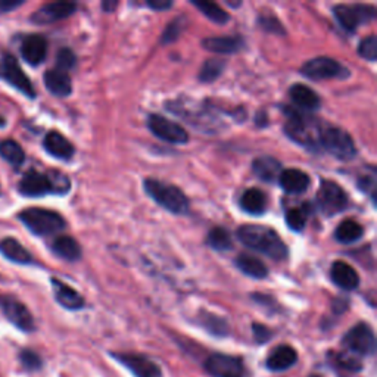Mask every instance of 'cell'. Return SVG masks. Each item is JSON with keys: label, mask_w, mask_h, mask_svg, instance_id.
<instances>
[{"label": "cell", "mask_w": 377, "mask_h": 377, "mask_svg": "<svg viewBox=\"0 0 377 377\" xmlns=\"http://www.w3.org/2000/svg\"><path fill=\"white\" fill-rule=\"evenodd\" d=\"M237 237L243 245L264 253L274 261H283L287 257V246L273 228L265 226L246 224L237 230Z\"/></svg>", "instance_id": "1"}, {"label": "cell", "mask_w": 377, "mask_h": 377, "mask_svg": "<svg viewBox=\"0 0 377 377\" xmlns=\"http://www.w3.org/2000/svg\"><path fill=\"white\" fill-rule=\"evenodd\" d=\"M69 189V181L64 174L53 173V176L42 174L39 171H28L18 185V190L24 196L39 198L47 193H65Z\"/></svg>", "instance_id": "2"}, {"label": "cell", "mask_w": 377, "mask_h": 377, "mask_svg": "<svg viewBox=\"0 0 377 377\" xmlns=\"http://www.w3.org/2000/svg\"><path fill=\"white\" fill-rule=\"evenodd\" d=\"M144 190L158 205H161L169 212L183 215L189 211L187 196L176 186L155 178H148L144 180Z\"/></svg>", "instance_id": "3"}, {"label": "cell", "mask_w": 377, "mask_h": 377, "mask_svg": "<svg viewBox=\"0 0 377 377\" xmlns=\"http://www.w3.org/2000/svg\"><path fill=\"white\" fill-rule=\"evenodd\" d=\"M19 220L35 236H49L65 228L64 217L44 208H27L19 212Z\"/></svg>", "instance_id": "4"}, {"label": "cell", "mask_w": 377, "mask_h": 377, "mask_svg": "<svg viewBox=\"0 0 377 377\" xmlns=\"http://www.w3.org/2000/svg\"><path fill=\"white\" fill-rule=\"evenodd\" d=\"M319 146L340 161H349L357 155L354 140L345 130L337 127L321 128Z\"/></svg>", "instance_id": "5"}, {"label": "cell", "mask_w": 377, "mask_h": 377, "mask_svg": "<svg viewBox=\"0 0 377 377\" xmlns=\"http://www.w3.org/2000/svg\"><path fill=\"white\" fill-rule=\"evenodd\" d=\"M320 127L315 121L299 115L292 114L285 126L286 135L303 148L308 149H317L319 148V136H320Z\"/></svg>", "instance_id": "6"}, {"label": "cell", "mask_w": 377, "mask_h": 377, "mask_svg": "<svg viewBox=\"0 0 377 377\" xmlns=\"http://www.w3.org/2000/svg\"><path fill=\"white\" fill-rule=\"evenodd\" d=\"M339 26L348 33L355 31L362 24L376 18V9L369 5H336L333 8Z\"/></svg>", "instance_id": "7"}, {"label": "cell", "mask_w": 377, "mask_h": 377, "mask_svg": "<svg viewBox=\"0 0 377 377\" xmlns=\"http://www.w3.org/2000/svg\"><path fill=\"white\" fill-rule=\"evenodd\" d=\"M302 76L310 80H330V78H345L349 76L348 69L337 62L333 58L319 56L303 64Z\"/></svg>", "instance_id": "8"}, {"label": "cell", "mask_w": 377, "mask_h": 377, "mask_svg": "<svg viewBox=\"0 0 377 377\" xmlns=\"http://www.w3.org/2000/svg\"><path fill=\"white\" fill-rule=\"evenodd\" d=\"M342 345L349 351V354L371 355L376 351V336L367 323H358L344 336Z\"/></svg>", "instance_id": "9"}, {"label": "cell", "mask_w": 377, "mask_h": 377, "mask_svg": "<svg viewBox=\"0 0 377 377\" xmlns=\"http://www.w3.org/2000/svg\"><path fill=\"white\" fill-rule=\"evenodd\" d=\"M317 201L320 210L326 215H336L348 206V194L335 181L323 180L317 193Z\"/></svg>", "instance_id": "10"}, {"label": "cell", "mask_w": 377, "mask_h": 377, "mask_svg": "<svg viewBox=\"0 0 377 377\" xmlns=\"http://www.w3.org/2000/svg\"><path fill=\"white\" fill-rule=\"evenodd\" d=\"M148 127L152 131V135L158 139H161L167 143L173 144H185L189 140L187 131L174 121L164 118L162 115H149L148 118Z\"/></svg>", "instance_id": "11"}, {"label": "cell", "mask_w": 377, "mask_h": 377, "mask_svg": "<svg viewBox=\"0 0 377 377\" xmlns=\"http://www.w3.org/2000/svg\"><path fill=\"white\" fill-rule=\"evenodd\" d=\"M0 310L3 311L5 317L17 326L22 332H33L35 329V323L33 314L24 303L10 295H0Z\"/></svg>", "instance_id": "12"}, {"label": "cell", "mask_w": 377, "mask_h": 377, "mask_svg": "<svg viewBox=\"0 0 377 377\" xmlns=\"http://www.w3.org/2000/svg\"><path fill=\"white\" fill-rule=\"evenodd\" d=\"M205 369L214 377H246L245 364L227 354H212L205 361Z\"/></svg>", "instance_id": "13"}, {"label": "cell", "mask_w": 377, "mask_h": 377, "mask_svg": "<svg viewBox=\"0 0 377 377\" xmlns=\"http://www.w3.org/2000/svg\"><path fill=\"white\" fill-rule=\"evenodd\" d=\"M2 77L27 97H31V99L35 97V90L30 78L26 76V72L22 71L14 55L10 53L2 55Z\"/></svg>", "instance_id": "14"}, {"label": "cell", "mask_w": 377, "mask_h": 377, "mask_svg": "<svg viewBox=\"0 0 377 377\" xmlns=\"http://www.w3.org/2000/svg\"><path fill=\"white\" fill-rule=\"evenodd\" d=\"M112 357L130 370L135 377H164L158 364L140 354H112Z\"/></svg>", "instance_id": "15"}, {"label": "cell", "mask_w": 377, "mask_h": 377, "mask_svg": "<svg viewBox=\"0 0 377 377\" xmlns=\"http://www.w3.org/2000/svg\"><path fill=\"white\" fill-rule=\"evenodd\" d=\"M76 9L77 5L74 2L47 3L34 12L31 21L34 24H39V26H46V24H52L71 17L76 12Z\"/></svg>", "instance_id": "16"}, {"label": "cell", "mask_w": 377, "mask_h": 377, "mask_svg": "<svg viewBox=\"0 0 377 377\" xmlns=\"http://www.w3.org/2000/svg\"><path fill=\"white\" fill-rule=\"evenodd\" d=\"M47 53V42L40 34H31L21 44V55L30 65H40Z\"/></svg>", "instance_id": "17"}, {"label": "cell", "mask_w": 377, "mask_h": 377, "mask_svg": "<svg viewBox=\"0 0 377 377\" xmlns=\"http://www.w3.org/2000/svg\"><path fill=\"white\" fill-rule=\"evenodd\" d=\"M298 361V352L290 345H278L267 358L265 366L271 371H286Z\"/></svg>", "instance_id": "18"}, {"label": "cell", "mask_w": 377, "mask_h": 377, "mask_svg": "<svg viewBox=\"0 0 377 377\" xmlns=\"http://www.w3.org/2000/svg\"><path fill=\"white\" fill-rule=\"evenodd\" d=\"M330 276L333 283L344 290H354L360 285L358 273L354 270V267L345 261L333 262Z\"/></svg>", "instance_id": "19"}, {"label": "cell", "mask_w": 377, "mask_h": 377, "mask_svg": "<svg viewBox=\"0 0 377 377\" xmlns=\"http://www.w3.org/2000/svg\"><path fill=\"white\" fill-rule=\"evenodd\" d=\"M202 46L206 51L220 53V55H230L240 52L245 47L243 39L237 35H223V37H208L202 40Z\"/></svg>", "instance_id": "20"}, {"label": "cell", "mask_w": 377, "mask_h": 377, "mask_svg": "<svg viewBox=\"0 0 377 377\" xmlns=\"http://www.w3.org/2000/svg\"><path fill=\"white\" fill-rule=\"evenodd\" d=\"M52 287L56 301L67 310H81L84 307V299L76 289L65 285L64 282L52 278Z\"/></svg>", "instance_id": "21"}, {"label": "cell", "mask_w": 377, "mask_h": 377, "mask_svg": "<svg viewBox=\"0 0 377 377\" xmlns=\"http://www.w3.org/2000/svg\"><path fill=\"white\" fill-rule=\"evenodd\" d=\"M278 181H280V186L283 187V190L290 194L303 193L311 183L310 176L296 168L285 169V171H282L280 177H278Z\"/></svg>", "instance_id": "22"}, {"label": "cell", "mask_w": 377, "mask_h": 377, "mask_svg": "<svg viewBox=\"0 0 377 377\" xmlns=\"http://www.w3.org/2000/svg\"><path fill=\"white\" fill-rule=\"evenodd\" d=\"M44 149L58 160H71L74 156V146L58 131L47 133L44 137Z\"/></svg>", "instance_id": "23"}, {"label": "cell", "mask_w": 377, "mask_h": 377, "mask_svg": "<svg viewBox=\"0 0 377 377\" xmlns=\"http://www.w3.org/2000/svg\"><path fill=\"white\" fill-rule=\"evenodd\" d=\"M252 171L267 183L276 181L282 174V164L273 156H260L252 164Z\"/></svg>", "instance_id": "24"}, {"label": "cell", "mask_w": 377, "mask_h": 377, "mask_svg": "<svg viewBox=\"0 0 377 377\" xmlns=\"http://www.w3.org/2000/svg\"><path fill=\"white\" fill-rule=\"evenodd\" d=\"M46 89L55 96L65 97L72 92V83L68 76V72L60 69H51L44 74Z\"/></svg>", "instance_id": "25"}, {"label": "cell", "mask_w": 377, "mask_h": 377, "mask_svg": "<svg viewBox=\"0 0 377 377\" xmlns=\"http://www.w3.org/2000/svg\"><path fill=\"white\" fill-rule=\"evenodd\" d=\"M289 94L295 105L302 109H307V111H315V109L320 108L321 101L319 94L311 87L305 86V84H295V86H292Z\"/></svg>", "instance_id": "26"}, {"label": "cell", "mask_w": 377, "mask_h": 377, "mask_svg": "<svg viewBox=\"0 0 377 377\" xmlns=\"http://www.w3.org/2000/svg\"><path fill=\"white\" fill-rule=\"evenodd\" d=\"M0 253L3 255L5 258H8L12 262L17 264H30L33 262L31 253L24 248L21 243L12 237H6L3 240H0Z\"/></svg>", "instance_id": "27"}, {"label": "cell", "mask_w": 377, "mask_h": 377, "mask_svg": "<svg viewBox=\"0 0 377 377\" xmlns=\"http://www.w3.org/2000/svg\"><path fill=\"white\" fill-rule=\"evenodd\" d=\"M240 208L253 215L264 214L267 210V196L260 189H248L240 198Z\"/></svg>", "instance_id": "28"}, {"label": "cell", "mask_w": 377, "mask_h": 377, "mask_svg": "<svg viewBox=\"0 0 377 377\" xmlns=\"http://www.w3.org/2000/svg\"><path fill=\"white\" fill-rule=\"evenodd\" d=\"M236 265L243 274H246L252 278H264L269 276L267 265L257 257H252V255L248 253H240L236 260Z\"/></svg>", "instance_id": "29"}, {"label": "cell", "mask_w": 377, "mask_h": 377, "mask_svg": "<svg viewBox=\"0 0 377 377\" xmlns=\"http://www.w3.org/2000/svg\"><path fill=\"white\" fill-rule=\"evenodd\" d=\"M52 251L67 261H77L81 257V248L71 236H59L52 243Z\"/></svg>", "instance_id": "30"}, {"label": "cell", "mask_w": 377, "mask_h": 377, "mask_svg": "<svg viewBox=\"0 0 377 377\" xmlns=\"http://www.w3.org/2000/svg\"><path fill=\"white\" fill-rule=\"evenodd\" d=\"M364 228L361 224H358L354 220H344L340 223L335 232V237L337 242L345 243V245H349V243H354L362 237Z\"/></svg>", "instance_id": "31"}, {"label": "cell", "mask_w": 377, "mask_h": 377, "mask_svg": "<svg viewBox=\"0 0 377 377\" xmlns=\"http://www.w3.org/2000/svg\"><path fill=\"white\" fill-rule=\"evenodd\" d=\"M0 156L12 167H19L26 161V152H24L18 142L12 139L0 142Z\"/></svg>", "instance_id": "32"}, {"label": "cell", "mask_w": 377, "mask_h": 377, "mask_svg": "<svg viewBox=\"0 0 377 377\" xmlns=\"http://www.w3.org/2000/svg\"><path fill=\"white\" fill-rule=\"evenodd\" d=\"M192 5L196 6L206 18L217 24H220V26L228 21L227 12L214 2H196V0H192Z\"/></svg>", "instance_id": "33"}, {"label": "cell", "mask_w": 377, "mask_h": 377, "mask_svg": "<svg viewBox=\"0 0 377 377\" xmlns=\"http://www.w3.org/2000/svg\"><path fill=\"white\" fill-rule=\"evenodd\" d=\"M206 242H208V245L215 251H228L233 246L232 236H230V233L226 228H221V227L212 228Z\"/></svg>", "instance_id": "34"}, {"label": "cell", "mask_w": 377, "mask_h": 377, "mask_svg": "<svg viewBox=\"0 0 377 377\" xmlns=\"http://www.w3.org/2000/svg\"><path fill=\"white\" fill-rule=\"evenodd\" d=\"M226 67V62L223 59H208L206 62L202 65L201 72H199V80L202 83H211L217 80L223 74Z\"/></svg>", "instance_id": "35"}, {"label": "cell", "mask_w": 377, "mask_h": 377, "mask_svg": "<svg viewBox=\"0 0 377 377\" xmlns=\"http://www.w3.org/2000/svg\"><path fill=\"white\" fill-rule=\"evenodd\" d=\"M201 324L206 330L215 336H226L228 333V324L221 317H217L214 314L202 312L201 314Z\"/></svg>", "instance_id": "36"}, {"label": "cell", "mask_w": 377, "mask_h": 377, "mask_svg": "<svg viewBox=\"0 0 377 377\" xmlns=\"http://www.w3.org/2000/svg\"><path fill=\"white\" fill-rule=\"evenodd\" d=\"M308 214H310V210H308L307 205H301V206H295V208H290L286 214L287 226L292 230H296V232H299V230L305 227L307 220H308Z\"/></svg>", "instance_id": "37"}, {"label": "cell", "mask_w": 377, "mask_h": 377, "mask_svg": "<svg viewBox=\"0 0 377 377\" xmlns=\"http://www.w3.org/2000/svg\"><path fill=\"white\" fill-rule=\"evenodd\" d=\"M19 360H21L22 366L26 367L27 370H30V371L39 370L43 366L40 355L37 354V352H34L33 349H22L19 352Z\"/></svg>", "instance_id": "38"}, {"label": "cell", "mask_w": 377, "mask_h": 377, "mask_svg": "<svg viewBox=\"0 0 377 377\" xmlns=\"http://www.w3.org/2000/svg\"><path fill=\"white\" fill-rule=\"evenodd\" d=\"M358 53L361 58L367 60H376L377 59V37L374 34L369 35L367 39H364L358 46Z\"/></svg>", "instance_id": "39"}, {"label": "cell", "mask_w": 377, "mask_h": 377, "mask_svg": "<svg viewBox=\"0 0 377 377\" xmlns=\"http://www.w3.org/2000/svg\"><path fill=\"white\" fill-rule=\"evenodd\" d=\"M76 62H77V58L74 55V52L71 51V49H60L58 56H56V64H58V69L60 71H69L71 68L76 67Z\"/></svg>", "instance_id": "40"}, {"label": "cell", "mask_w": 377, "mask_h": 377, "mask_svg": "<svg viewBox=\"0 0 377 377\" xmlns=\"http://www.w3.org/2000/svg\"><path fill=\"white\" fill-rule=\"evenodd\" d=\"M258 22H260V26L264 30L270 31V33H277V34H285L286 33L285 28L282 27V24L278 22V19L274 15H261Z\"/></svg>", "instance_id": "41"}, {"label": "cell", "mask_w": 377, "mask_h": 377, "mask_svg": "<svg viewBox=\"0 0 377 377\" xmlns=\"http://www.w3.org/2000/svg\"><path fill=\"white\" fill-rule=\"evenodd\" d=\"M183 30V22H180V19H174L169 26L167 27V30L162 34V43H173L177 40L178 34Z\"/></svg>", "instance_id": "42"}, {"label": "cell", "mask_w": 377, "mask_h": 377, "mask_svg": "<svg viewBox=\"0 0 377 377\" xmlns=\"http://www.w3.org/2000/svg\"><path fill=\"white\" fill-rule=\"evenodd\" d=\"M252 330H253V337L258 344L269 342V340L273 337V332L269 329V327H265L264 324L253 323Z\"/></svg>", "instance_id": "43"}, {"label": "cell", "mask_w": 377, "mask_h": 377, "mask_svg": "<svg viewBox=\"0 0 377 377\" xmlns=\"http://www.w3.org/2000/svg\"><path fill=\"white\" fill-rule=\"evenodd\" d=\"M358 186H360V189L362 192L371 193L374 196V190H376V174H374V171L371 174L361 176V178L358 181Z\"/></svg>", "instance_id": "44"}, {"label": "cell", "mask_w": 377, "mask_h": 377, "mask_svg": "<svg viewBox=\"0 0 377 377\" xmlns=\"http://www.w3.org/2000/svg\"><path fill=\"white\" fill-rule=\"evenodd\" d=\"M24 2L21 0H0V14H6V12H10L21 6Z\"/></svg>", "instance_id": "45"}, {"label": "cell", "mask_w": 377, "mask_h": 377, "mask_svg": "<svg viewBox=\"0 0 377 377\" xmlns=\"http://www.w3.org/2000/svg\"><path fill=\"white\" fill-rule=\"evenodd\" d=\"M146 5L155 10H165L173 6V2H169V0H149V2H146Z\"/></svg>", "instance_id": "46"}, {"label": "cell", "mask_w": 377, "mask_h": 377, "mask_svg": "<svg viewBox=\"0 0 377 377\" xmlns=\"http://www.w3.org/2000/svg\"><path fill=\"white\" fill-rule=\"evenodd\" d=\"M102 6L106 12H112V9H115L118 6V3L117 2H103Z\"/></svg>", "instance_id": "47"}, {"label": "cell", "mask_w": 377, "mask_h": 377, "mask_svg": "<svg viewBox=\"0 0 377 377\" xmlns=\"http://www.w3.org/2000/svg\"><path fill=\"white\" fill-rule=\"evenodd\" d=\"M6 126V119L3 117H0V127H5Z\"/></svg>", "instance_id": "48"}, {"label": "cell", "mask_w": 377, "mask_h": 377, "mask_svg": "<svg viewBox=\"0 0 377 377\" xmlns=\"http://www.w3.org/2000/svg\"><path fill=\"white\" fill-rule=\"evenodd\" d=\"M0 76H2V56H0Z\"/></svg>", "instance_id": "49"}, {"label": "cell", "mask_w": 377, "mask_h": 377, "mask_svg": "<svg viewBox=\"0 0 377 377\" xmlns=\"http://www.w3.org/2000/svg\"><path fill=\"white\" fill-rule=\"evenodd\" d=\"M310 377H321V376H319V374H312V376H310Z\"/></svg>", "instance_id": "50"}]
</instances>
